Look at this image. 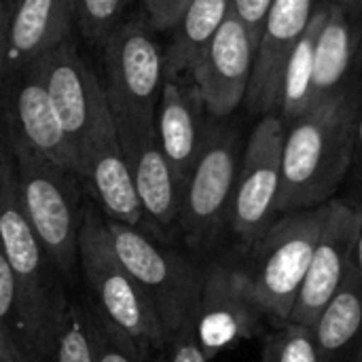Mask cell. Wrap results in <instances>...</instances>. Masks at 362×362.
Instances as JSON below:
<instances>
[{"label": "cell", "mask_w": 362, "mask_h": 362, "mask_svg": "<svg viewBox=\"0 0 362 362\" xmlns=\"http://www.w3.org/2000/svg\"><path fill=\"white\" fill-rule=\"evenodd\" d=\"M110 221L140 229L146 223L129 163L119 142L112 110L95 125L78 151V172Z\"/></svg>", "instance_id": "5bb4252c"}, {"label": "cell", "mask_w": 362, "mask_h": 362, "mask_svg": "<svg viewBox=\"0 0 362 362\" xmlns=\"http://www.w3.org/2000/svg\"><path fill=\"white\" fill-rule=\"evenodd\" d=\"M0 248L19 291L21 350L28 362L47 361L53 333L68 301L55 280V265L45 252L23 210L11 144L0 138Z\"/></svg>", "instance_id": "7a4b0ae2"}, {"label": "cell", "mask_w": 362, "mask_h": 362, "mask_svg": "<svg viewBox=\"0 0 362 362\" xmlns=\"http://www.w3.org/2000/svg\"><path fill=\"white\" fill-rule=\"evenodd\" d=\"M106 98L115 119L140 125L155 123L165 81L163 49L148 17L119 21L102 42Z\"/></svg>", "instance_id": "ba28073f"}, {"label": "cell", "mask_w": 362, "mask_h": 362, "mask_svg": "<svg viewBox=\"0 0 362 362\" xmlns=\"http://www.w3.org/2000/svg\"><path fill=\"white\" fill-rule=\"evenodd\" d=\"M265 322L240 263L216 261L204 269L195 312V337L208 361L238 348L242 341L263 335Z\"/></svg>", "instance_id": "30bf717a"}, {"label": "cell", "mask_w": 362, "mask_h": 362, "mask_svg": "<svg viewBox=\"0 0 362 362\" xmlns=\"http://www.w3.org/2000/svg\"><path fill=\"white\" fill-rule=\"evenodd\" d=\"M354 267H356V274L362 282V225L361 233H358V242H356V255H354Z\"/></svg>", "instance_id": "d590c367"}, {"label": "cell", "mask_w": 362, "mask_h": 362, "mask_svg": "<svg viewBox=\"0 0 362 362\" xmlns=\"http://www.w3.org/2000/svg\"><path fill=\"white\" fill-rule=\"evenodd\" d=\"M51 362H95L93 308L81 301H66L53 333Z\"/></svg>", "instance_id": "cb8c5ba5"}, {"label": "cell", "mask_w": 362, "mask_h": 362, "mask_svg": "<svg viewBox=\"0 0 362 362\" xmlns=\"http://www.w3.org/2000/svg\"><path fill=\"white\" fill-rule=\"evenodd\" d=\"M30 66L40 74L53 108L78 153L95 125L110 112L104 85L68 40Z\"/></svg>", "instance_id": "7c38bea8"}, {"label": "cell", "mask_w": 362, "mask_h": 362, "mask_svg": "<svg viewBox=\"0 0 362 362\" xmlns=\"http://www.w3.org/2000/svg\"><path fill=\"white\" fill-rule=\"evenodd\" d=\"M272 4H274V0H231V11L246 25L255 45L259 42V34H261L263 21H265Z\"/></svg>", "instance_id": "4dcf8cb0"}, {"label": "cell", "mask_w": 362, "mask_h": 362, "mask_svg": "<svg viewBox=\"0 0 362 362\" xmlns=\"http://www.w3.org/2000/svg\"><path fill=\"white\" fill-rule=\"evenodd\" d=\"M284 134L286 123L278 112L263 115L244 144L227 225L242 252L250 250L280 216Z\"/></svg>", "instance_id": "9c48e42d"}, {"label": "cell", "mask_w": 362, "mask_h": 362, "mask_svg": "<svg viewBox=\"0 0 362 362\" xmlns=\"http://www.w3.org/2000/svg\"><path fill=\"white\" fill-rule=\"evenodd\" d=\"M168 358L165 362H210L195 337V320H187L165 344Z\"/></svg>", "instance_id": "f1b7e54d"}, {"label": "cell", "mask_w": 362, "mask_h": 362, "mask_svg": "<svg viewBox=\"0 0 362 362\" xmlns=\"http://www.w3.org/2000/svg\"><path fill=\"white\" fill-rule=\"evenodd\" d=\"M259 362H265V358H263V356H261V361H259Z\"/></svg>", "instance_id": "f35d334b"}, {"label": "cell", "mask_w": 362, "mask_h": 362, "mask_svg": "<svg viewBox=\"0 0 362 362\" xmlns=\"http://www.w3.org/2000/svg\"><path fill=\"white\" fill-rule=\"evenodd\" d=\"M146 8V17L155 30H172L191 0H142Z\"/></svg>", "instance_id": "f546056e"}, {"label": "cell", "mask_w": 362, "mask_h": 362, "mask_svg": "<svg viewBox=\"0 0 362 362\" xmlns=\"http://www.w3.org/2000/svg\"><path fill=\"white\" fill-rule=\"evenodd\" d=\"M261 356L265 362H322L312 331L301 325L286 322L265 335Z\"/></svg>", "instance_id": "d4e9b609"}, {"label": "cell", "mask_w": 362, "mask_h": 362, "mask_svg": "<svg viewBox=\"0 0 362 362\" xmlns=\"http://www.w3.org/2000/svg\"><path fill=\"white\" fill-rule=\"evenodd\" d=\"M106 227L123 265L153 301L168 341L187 320H195L206 267L157 244L142 229L110 218Z\"/></svg>", "instance_id": "52a82bcc"}, {"label": "cell", "mask_w": 362, "mask_h": 362, "mask_svg": "<svg viewBox=\"0 0 362 362\" xmlns=\"http://www.w3.org/2000/svg\"><path fill=\"white\" fill-rule=\"evenodd\" d=\"M23 210L57 274L68 278L78 263V210L74 172L47 161L11 138Z\"/></svg>", "instance_id": "8992f818"}, {"label": "cell", "mask_w": 362, "mask_h": 362, "mask_svg": "<svg viewBox=\"0 0 362 362\" xmlns=\"http://www.w3.org/2000/svg\"><path fill=\"white\" fill-rule=\"evenodd\" d=\"M78 265L95 297V310L123 333H127L142 354L165 348V333L153 301L123 265L115 250L106 221L87 210L78 225Z\"/></svg>", "instance_id": "277c9868"}, {"label": "cell", "mask_w": 362, "mask_h": 362, "mask_svg": "<svg viewBox=\"0 0 362 362\" xmlns=\"http://www.w3.org/2000/svg\"><path fill=\"white\" fill-rule=\"evenodd\" d=\"M352 362H362V337H361L358 348H356V352H354V358H352Z\"/></svg>", "instance_id": "8d00e7d4"}, {"label": "cell", "mask_w": 362, "mask_h": 362, "mask_svg": "<svg viewBox=\"0 0 362 362\" xmlns=\"http://www.w3.org/2000/svg\"><path fill=\"white\" fill-rule=\"evenodd\" d=\"M318 2L320 0H274L269 6L259 34L255 68L246 93V102L252 112H278L286 62L308 30Z\"/></svg>", "instance_id": "2e32d148"}, {"label": "cell", "mask_w": 362, "mask_h": 362, "mask_svg": "<svg viewBox=\"0 0 362 362\" xmlns=\"http://www.w3.org/2000/svg\"><path fill=\"white\" fill-rule=\"evenodd\" d=\"M0 362H28L13 337L0 329Z\"/></svg>", "instance_id": "d6a6232c"}, {"label": "cell", "mask_w": 362, "mask_h": 362, "mask_svg": "<svg viewBox=\"0 0 362 362\" xmlns=\"http://www.w3.org/2000/svg\"><path fill=\"white\" fill-rule=\"evenodd\" d=\"M72 23V0H17L0 51V76H15L47 51L66 42Z\"/></svg>", "instance_id": "ac0fdd59"}, {"label": "cell", "mask_w": 362, "mask_h": 362, "mask_svg": "<svg viewBox=\"0 0 362 362\" xmlns=\"http://www.w3.org/2000/svg\"><path fill=\"white\" fill-rule=\"evenodd\" d=\"M144 362H165V361H161V358H153V361H151V358H144Z\"/></svg>", "instance_id": "74e56055"}, {"label": "cell", "mask_w": 362, "mask_h": 362, "mask_svg": "<svg viewBox=\"0 0 362 362\" xmlns=\"http://www.w3.org/2000/svg\"><path fill=\"white\" fill-rule=\"evenodd\" d=\"M125 2L127 0H72L74 21L91 42L102 45L121 21Z\"/></svg>", "instance_id": "484cf974"}, {"label": "cell", "mask_w": 362, "mask_h": 362, "mask_svg": "<svg viewBox=\"0 0 362 362\" xmlns=\"http://www.w3.org/2000/svg\"><path fill=\"white\" fill-rule=\"evenodd\" d=\"M310 331L322 362L354 358L362 337V282L356 267L350 269L337 293L320 310Z\"/></svg>", "instance_id": "44dd1931"}, {"label": "cell", "mask_w": 362, "mask_h": 362, "mask_svg": "<svg viewBox=\"0 0 362 362\" xmlns=\"http://www.w3.org/2000/svg\"><path fill=\"white\" fill-rule=\"evenodd\" d=\"M15 2H17V0H0V51H2L4 34H6L8 21H11L13 8H15Z\"/></svg>", "instance_id": "836d02e7"}, {"label": "cell", "mask_w": 362, "mask_h": 362, "mask_svg": "<svg viewBox=\"0 0 362 362\" xmlns=\"http://www.w3.org/2000/svg\"><path fill=\"white\" fill-rule=\"evenodd\" d=\"M333 2H337L344 11L352 15H362V0H333Z\"/></svg>", "instance_id": "e575fe53"}, {"label": "cell", "mask_w": 362, "mask_h": 362, "mask_svg": "<svg viewBox=\"0 0 362 362\" xmlns=\"http://www.w3.org/2000/svg\"><path fill=\"white\" fill-rule=\"evenodd\" d=\"M115 125L148 227L157 233L178 229L182 189L161 151L155 123L140 125L125 119H115Z\"/></svg>", "instance_id": "9a60e30c"}, {"label": "cell", "mask_w": 362, "mask_h": 362, "mask_svg": "<svg viewBox=\"0 0 362 362\" xmlns=\"http://www.w3.org/2000/svg\"><path fill=\"white\" fill-rule=\"evenodd\" d=\"M362 225V199H331L329 218L314 248L312 263L288 322L312 327L354 267Z\"/></svg>", "instance_id": "8fae6325"}, {"label": "cell", "mask_w": 362, "mask_h": 362, "mask_svg": "<svg viewBox=\"0 0 362 362\" xmlns=\"http://www.w3.org/2000/svg\"><path fill=\"white\" fill-rule=\"evenodd\" d=\"M93 308V331H95V362H144V354L138 344L123 333L119 327L108 322Z\"/></svg>", "instance_id": "4316f807"}, {"label": "cell", "mask_w": 362, "mask_h": 362, "mask_svg": "<svg viewBox=\"0 0 362 362\" xmlns=\"http://www.w3.org/2000/svg\"><path fill=\"white\" fill-rule=\"evenodd\" d=\"M204 110V102L193 81H187L185 74L165 76L157 104L155 129L180 189L185 187L204 142L208 125Z\"/></svg>", "instance_id": "ffe728a7"}, {"label": "cell", "mask_w": 362, "mask_h": 362, "mask_svg": "<svg viewBox=\"0 0 362 362\" xmlns=\"http://www.w3.org/2000/svg\"><path fill=\"white\" fill-rule=\"evenodd\" d=\"M242 153L240 132L225 119L208 117L204 142L180 199L178 229L189 248L210 250L227 229Z\"/></svg>", "instance_id": "5b68a950"}, {"label": "cell", "mask_w": 362, "mask_h": 362, "mask_svg": "<svg viewBox=\"0 0 362 362\" xmlns=\"http://www.w3.org/2000/svg\"><path fill=\"white\" fill-rule=\"evenodd\" d=\"M255 53L257 45L250 32L229 11L218 32L189 70L208 117L227 119L246 100Z\"/></svg>", "instance_id": "4fadbf2b"}, {"label": "cell", "mask_w": 362, "mask_h": 362, "mask_svg": "<svg viewBox=\"0 0 362 362\" xmlns=\"http://www.w3.org/2000/svg\"><path fill=\"white\" fill-rule=\"evenodd\" d=\"M0 329L15 339L21 350V327H19V291L13 269L0 248ZM23 352V350H21ZM25 356V354H23Z\"/></svg>", "instance_id": "83f0119b"}, {"label": "cell", "mask_w": 362, "mask_h": 362, "mask_svg": "<svg viewBox=\"0 0 362 362\" xmlns=\"http://www.w3.org/2000/svg\"><path fill=\"white\" fill-rule=\"evenodd\" d=\"M354 89L286 123L278 202L280 214L318 208L335 199L337 189L354 168Z\"/></svg>", "instance_id": "6da1fadb"}, {"label": "cell", "mask_w": 362, "mask_h": 362, "mask_svg": "<svg viewBox=\"0 0 362 362\" xmlns=\"http://www.w3.org/2000/svg\"><path fill=\"white\" fill-rule=\"evenodd\" d=\"M231 11V0H191L172 32V42L163 51L165 76L191 70L199 53L208 47Z\"/></svg>", "instance_id": "7402d4cb"}, {"label": "cell", "mask_w": 362, "mask_h": 362, "mask_svg": "<svg viewBox=\"0 0 362 362\" xmlns=\"http://www.w3.org/2000/svg\"><path fill=\"white\" fill-rule=\"evenodd\" d=\"M15 76H19V81L11 93L13 140L30 153L76 174L78 153L53 108L40 74L28 66Z\"/></svg>", "instance_id": "e0dca14e"}, {"label": "cell", "mask_w": 362, "mask_h": 362, "mask_svg": "<svg viewBox=\"0 0 362 362\" xmlns=\"http://www.w3.org/2000/svg\"><path fill=\"white\" fill-rule=\"evenodd\" d=\"M361 72L362 15H352L329 0V11L316 40L312 108L354 89Z\"/></svg>", "instance_id": "d6986e66"}, {"label": "cell", "mask_w": 362, "mask_h": 362, "mask_svg": "<svg viewBox=\"0 0 362 362\" xmlns=\"http://www.w3.org/2000/svg\"><path fill=\"white\" fill-rule=\"evenodd\" d=\"M331 202L280 214L240 263L248 291L269 325L288 322L308 276L314 248L329 218Z\"/></svg>", "instance_id": "3957f363"}, {"label": "cell", "mask_w": 362, "mask_h": 362, "mask_svg": "<svg viewBox=\"0 0 362 362\" xmlns=\"http://www.w3.org/2000/svg\"><path fill=\"white\" fill-rule=\"evenodd\" d=\"M354 93H356V148H354V165L358 168L362 176V72L354 85Z\"/></svg>", "instance_id": "1f68e13d"}, {"label": "cell", "mask_w": 362, "mask_h": 362, "mask_svg": "<svg viewBox=\"0 0 362 362\" xmlns=\"http://www.w3.org/2000/svg\"><path fill=\"white\" fill-rule=\"evenodd\" d=\"M329 11V0L318 2L316 13L295 45L286 70L282 76V95H280V108L278 115L284 123L295 121L297 117L305 115L312 108V78H314V55H316V40L320 34V28L325 23Z\"/></svg>", "instance_id": "603a6c76"}]
</instances>
